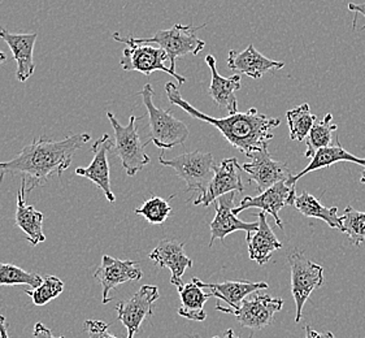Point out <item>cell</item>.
Masks as SVG:
<instances>
[{
  "mask_svg": "<svg viewBox=\"0 0 365 338\" xmlns=\"http://www.w3.org/2000/svg\"><path fill=\"white\" fill-rule=\"evenodd\" d=\"M284 307V299L272 295H256L251 299H243L241 307L230 315L237 322L252 331H262L273 322V317Z\"/></svg>",
  "mask_w": 365,
  "mask_h": 338,
  "instance_id": "cell-13",
  "label": "cell"
},
{
  "mask_svg": "<svg viewBox=\"0 0 365 338\" xmlns=\"http://www.w3.org/2000/svg\"><path fill=\"white\" fill-rule=\"evenodd\" d=\"M349 9H350L351 12H355V14H359V15L364 16L365 17V1L364 3H360V4L350 3V4H349ZM364 29L365 26L361 30Z\"/></svg>",
  "mask_w": 365,
  "mask_h": 338,
  "instance_id": "cell-36",
  "label": "cell"
},
{
  "mask_svg": "<svg viewBox=\"0 0 365 338\" xmlns=\"http://www.w3.org/2000/svg\"><path fill=\"white\" fill-rule=\"evenodd\" d=\"M0 28H1V26H0Z\"/></svg>",
  "mask_w": 365,
  "mask_h": 338,
  "instance_id": "cell-42",
  "label": "cell"
},
{
  "mask_svg": "<svg viewBox=\"0 0 365 338\" xmlns=\"http://www.w3.org/2000/svg\"><path fill=\"white\" fill-rule=\"evenodd\" d=\"M257 222L259 228L255 232H251L246 235V241L249 245V255L251 260H254L259 265H267L270 257L274 251L282 247L274 232L268 224L267 213L262 211L257 213Z\"/></svg>",
  "mask_w": 365,
  "mask_h": 338,
  "instance_id": "cell-22",
  "label": "cell"
},
{
  "mask_svg": "<svg viewBox=\"0 0 365 338\" xmlns=\"http://www.w3.org/2000/svg\"><path fill=\"white\" fill-rule=\"evenodd\" d=\"M338 126L333 124V115L327 113L322 121H316L314 128L306 138V151H304V158L312 159L316 151L320 148H328L331 145L333 140V133L336 132Z\"/></svg>",
  "mask_w": 365,
  "mask_h": 338,
  "instance_id": "cell-27",
  "label": "cell"
},
{
  "mask_svg": "<svg viewBox=\"0 0 365 338\" xmlns=\"http://www.w3.org/2000/svg\"><path fill=\"white\" fill-rule=\"evenodd\" d=\"M306 338H336V336L331 332H320L314 331L311 325L306 327Z\"/></svg>",
  "mask_w": 365,
  "mask_h": 338,
  "instance_id": "cell-35",
  "label": "cell"
},
{
  "mask_svg": "<svg viewBox=\"0 0 365 338\" xmlns=\"http://www.w3.org/2000/svg\"><path fill=\"white\" fill-rule=\"evenodd\" d=\"M34 338H66L64 336H60V337H55L52 334V332L44 325L43 323H37L34 325Z\"/></svg>",
  "mask_w": 365,
  "mask_h": 338,
  "instance_id": "cell-34",
  "label": "cell"
},
{
  "mask_svg": "<svg viewBox=\"0 0 365 338\" xmlns=\"http://www.w3.org/2000/svg\"><path fill=\"white\" fill-rule=\"evenodd\" d=\"M205 63L211 71V83L208 88V94L212 101L221 108H225L229 115L238 112V102L235 93L242 88L241 76L234 74L232 77H222L217 71L216 59L213 55L205 56Z\"/></svg>",
  "mask_w": 365,
  "mask_h": 338,
  "instance_id": "cell-21",
  "label": "cell"
},
{
  "mask_svg": "<svg viewBox=\"0 0 365 338\" xmlns=\"http://www.w3.org/2000/svg\"><path fill=\"white\" fill-rule=\"evenodd\" d=\"M165 93L170 104L180 107L192 118L215 126L233 148L246 156L268 148L270 140L274 137L272 130L281 126V118H268L257 112L256 108H250L247 112H237L227 118L208 116L186 102L173 82L165 83Z\"/></svg>",
  "mask_w": 365,
  "mask_h": 338,
  "instance_id": "cell-2",
  "label": "cell"
},
{
  "mask_svg": "<svg viewBox=\"0 0 365 338\" xmlns=\"http://www.w3.org/2000/svg\"><path fill=\"white\" fill-rule=\"evenodd\" d=\"M344 233L349 235L351 242L360 246L365 241V212L356 211L351 206L346 207L344 216Z\"/></svg>",
  "mask_w": 365,
  "mask_h": 338,
  "instance_id": "cell-32",
  "label": "cell"
},
{
  "mask_svg": "<svg viewBox=\"0 0 365 338\" xmlns=\"http://www.w3.org/2000/svg\"><path fill=\"white\" fill-rule=\"evenodd\" d=\"M339 162L355 163V164H358V165L365 167V159L358 158V156L351 154L349 151H346V150L342 148V145H341V142H339V138L336 137V145H333V146L330 145L328 148H320L319 151H316V154L314 155L312 160L309 162L307 167L303 169L302 172H299V173L294 175L287 183L290 185H297V181L300 180L302 177L308 175V173L316 172V170H319V169L329 168V167H331L333 164Z\"/></svg>",
  "mask_w": 365,
  "mask_h": 338,
  "instance_id": "cell-24",
  "label": "cell"
},
{
  "mask_svg": "<svg viewBox=\"0 0 365 338\" xmlns=\"http://www.w3.org/2000/svg\"><path fill=\"white\" fill-rule=\"evenodd\" d=\"M213 177L208 185L207 190L200 194L195 200V206L208 207L215 203L220 197L229 194V193H243V181H242V168L240 162L235 158H227L220 163V165H215Z\"/></svg>",
  "mask_w": 365,
  "mask_h": 338,
  "instance_id": "cell-12",
  "label": "cell"
},
{
  "mask_svg": "<svg viewBox=\"0 0 365 338\" xmlns=\"http://www.w3.org/2000/svg\"><path fill=\"white\" fill-rule=\"evenodd\" d=\"M64 292V282L56 276L44 277L42 284L36 289L25 290L36 306H44L48 302L58 298Z\"/></svg>",
  "mask_w": 365,
  "mask_h": 338,
  "instance_id": "cell-31",
  "label": "cell"
},
{
  "mask_svg": "<svg viewBox=\"0 0 365 338\" xmlns=\"http://www.w3.org/2000/svg\"><path fill=\"white\" fill-rule=\"evenodd\" d=\"M202 26H192V25H181L175 24L170 29L160 30L155 34L154 37L134 38L137 43H156L159 47L167 52L170 66L169 68L175 72V60L186 55H194L203 51L205 42L197 37V31L203 29Z\"/></svg>",
  "mask_w": 365,
  "mask_h": 338,
  "instance_id": "cell-6",
  "label": "cell"
},
{
  "mask_svg": "<svg viewBox=\"0 0 365 338\" xmlns=\"http://www.w3.org/2000/svg\"><path fill=\"white\" fill-rule=\"evenodd\" d=\"M134 213L143 216L151 225H161L170 216L172 206L169 205V200L167 199L153 195L151 198L145 200L143 205L137 208Z\"/></svg>",
  "mask_w": 365,
  "mask_h": 338,
  "instance_id": "cell-30",
  "label": "cell"
},
{
  "mask_svg": "<svg viewBox=\"0 0 365 338\" xmlns=\"http://www.w3.org/2000/svg\"><path fill=\"white\" fill-rule=\"evenodd\" d=\"M88 140H91V135L88 133L71 134L61 140H47L46 137L31 140L12 160L0 163V183L7 175L20 176L25 190L30 193L47 184L52 175L61 178L71 167L73 155Z\"/></svg>",
  "mask_w": 365,
  "mask_h": 338,
  "instance_id": "cell-1",
  "label": "cell"
},
{
  "mask_svg": "<svg viewBox=\"0 0 365 338\" xmlns=\"http://www.w3.org/2000/svg\"><path fill=\"white\" fill-rule=\"evenodd\" d=\"M294 207L306 217H314L320 219L328 224L330 228L338 229L344 233V221L342 216H338V207L322 206V202L309 194L308 191H303L299 197L295 199Z\"/></svg>",
  "mask_w": 365,
  "mask_h": 338,
  "instance_id": "cell-26",
  "label": "cell"
},
{
  "mask_svg": "<svg viewBox=\"0 0 365 338\" xmlns=\"http://www.w3.org/2000/svg\"><path fill=\"white\" fill-rule=\"evenodd\" d=\"M212 338H242L238 337V336H235V333H234L233 329H227V332H225V334L222 336V337H219V336H216V337H212ZM247 338H252V334H250L249 337Z\"/></svg>",
  "mask_w": 365,
  "mask_h": 338,
  "instance_id": "cell-38",
  "label": "cell"
},
{
  "mask_svg": "<svg viewBox=\"0 0 365 338\" xmlns=\"http://www.w3.org/2000/svg\"><path fill=\"white\" fill-rule=\"evenodd\" d=\"M159 287L143 285L128 301L120 302L116 306L117 319L124 324L128 337L134 338L142 323L147 317H153V306L159 299Z\"/></svg>",
  "mask_w": 365,
  "mask_h": 338,
  "instance_id": "cell-10",
  "label": "cell"
},
{
  "mask_svg": "<svg viewBox=\"0 0 365 338\" xmlns=\"http://www.w3.org/2000/svg\"><path fill=\"white\" fill-rule=\"evenodd\" d=\"M0 338H9L7 320L3 315H0Z\"/></svg>",
  "mask_w": 365,
  "mask_h": 338,
  "instance_id": "cell-37",
  "label": "cell"
},
{
  "mask_svg": "<svg viewBox=\"0 0 365 338\" xmlns=\"http://www.w3.org/2000/svg\"><path fill=\"white\" fill-rule=\"evenodd\" d=\"M190 338H200V337H199V336H192V337H190Z\"/></svg>",
  "mask_w": 365,
  "mask_h": 338,
  "instance_id": "cell-41",
  "label": "cell"
},
{
  "mask_svg": "<svg viewBox=\"0 0 365 338\" xmlns=\"http://www.w3.org/2000/svg\"><path fill=\"white\" fill-rule=\"evenodd\" d=\"M148 257L160 268H168L172 275L170 284L175 287H182L183 275L194 265L185 252V243L175 240H163Z\"/></svg>",
  "mask_w": 365,
  "mask_h": 338,
  "instance_id": "cell-18",
  "label": "cell"
},
{
  "mask_svg": "<svg viewBox=\"0 0 365 338\" xmlns=\"http://www.w3.org/2000/svg\"><path fill=\"white\" fill-rule=\"evenodd\" d=\"M43 279L36 272H28L15 265L0 262V287L25 285L36 289L42 284Z\"/></svg>",
  "mask_w": 365,
  "mask_h": 338,
  "instance_id": "cell-29",
  "label": "cell"
},
{
  "mask_svg": "<svg viewBox=\"0 0 365 338\" xmlns=\"http://www.w3.org/2000/svg\"><path fill=\"white\" fill-rule=\"evenodd\" d=\"M249 163L242 165L243 170L250 176V183H255L260 193L269 189L279 181H289L294 175L287 163L277 162L272 159L268 148L247 155Z\"/></svg>",
  "mask_w": 365,
  "mask_h": 338,
  "instance_id": "cell-11",
  "label": "cell"
},
{
  "mask_svg": "<svg viewBox=\"0 0 365 338\" xmlns=\"http://www.w3.org/2000/svg\"><path fill=\"white\" fill-rule=\"evenodd\" d=\"M26 190L21 184L17 191V208H16V225L26 235V240L31 246H37L46 241L43 233V213L36 210V207L26 203Z\"/></svg>",
  "mask_w": 365,
  "mask_h": 338,
  "instance_id": "cell-23",
  "label": "cell"
},
{
  "mask_svg": "<svg viewBox=\"0 0 365 338\" xmlns=\"http://www.w3.org/2000/svg\"><path fill=\"white\" fill-rule=\"evenodd\" d=\"M107 118L110 120V126L115 132L113 155L120 158L126 175L134 177L151 162L150 156L145 151L148 142H142L137 128V121L142 120L145 116H130L129 124L125 126L118 123V120L110 111L107 112Z\"/></svg>",
  "mask_w": 365,
  "mask_h": 338,
  "instance_id": "cell-5",
  "label": "cell"
},
{
  "mask_svg": "<svg viewBox=\"0 0 365 338\" xmlns=\"http://www.w3.org/2000/svg\"><path fill=\"white\" fill-rule=\"evenodd\" d=\"M194 282H197L199 287H208L211 289V293L213 297L219 298L222 302H225L227 306H222L221 303L216 304V309L221 311L224 314H230L232 311L240 309L243 299L257 290L268 289L269 285L267 282H252V281H225L221 284L216 282H203L202 280L194 277Z\"/></svg>",
  "mask_w": 365,
  "mask_h": 338,
  "instance_id": "cell-17",
  "label": "cell"
},
{
  "mask_svg": "<svg viewBox=\"0 0 365 338\" xmlns=\"http://www.w3.org/2000/svg\"><path fill=\"white\" fill-rule=\"evenodd\" d=\"M139 96H142L148 113L150 140L155 146L160 150H170L183 145L190 135L189 128L181 120L175 118L170 111L155 106L154 88L151 83H146Z\"/></svg>",
  "mask_w": 365,
  "mask_h": 338,
  "instance_id": "cell-3",
  "label": "cell"
},
{
  "mask_svg": "<svg viewBox=\"0 0 365 338\" xmlns=\"http://www.w3.org/2000/svg\"><path fill=\"white\" fill-rule=\"evenodd\" d=\"M287 260L292 268V295L297 307L295 323H299L309 295L324 285V267L314 263L299 251L290 254Z\"/></svg>",
  "mask_w": 365,
  "mask_h": 338,
  "instance_id": "cell-8",
  "label": "cell"
},
{
  "mask_svg": "<svg viewBox=\"0 0 365 338\" xmlns=\"http://www.w3.org/2000/svg\"><path fill=\"white\" fill-rule=\"evenodd\" d=\"M227 68L234 72H240L250 78L259 80L264 74L285 68L284 61H276L264 56L256 50L254 44H249L242 52L230 50L227 55Z\"/></svg>",
  "mask_w": 365,
  "mask_h": 338,
  "instance_id": "cell-19",
  "label": "cell"
},
{
  "mask_svg": "<svg viewBox=\"0 0 365 338\" xmlns=\"http://www.w3.org/2000/svg\"><path fill=\"white\" fill-rule=\"evenodd\" d=\"M237 195V191L225 194L220 197L215 202V208H216V215L213 220L210 224L211 228V241H210V247L213 246V242L216 240L224 241L225 237L232 235L234 232L238 230H245L246 233L255 232L259 228V222H245L234 215V199Z\"/></svg>",
  "mask_w": 365,
  "mask_h": 338,
  "instance_id": "cell-16",
  "label": "cell"
},
{
  "mask_svg": "<svg viewBox=\"0 0 365 338\" xmlns=\"http://www.w3.org/2000/svg\"><path fill=\"white\" fill-rule=\"evenodd\" d=\"M112 38L126 46L123 50V58L120 60V66L125 72H139L150 77L156 71H161L170 74L177 80L178 85H183L186 82L183 76L173 72L169 66H165V61L169 60L168 55L160 47H154L148 43H137L134 36L121 37L118 33H113Z\"/></svg>",
  "mask_w": 365,
  "mask_h": 338,
  "instance_id": "cell-4",
  "label": "cell"
},
{
  "mask_svg": "<svg viewBox=\"0 0 365 338\" xmlns=\"http://www.w3.org/2000/svg\"><path fill=\"white\" fill-rule=\"evenodd\" d=\"M290 140L303 142L314 128L317 116L311 112L309 104L303 103L286 112Z\"/></svg>",
  "mask_w": 365,
  "mask_h": 338,
  "instance_id": "cell-28",
  "label": "cell"
},
{
  "mask_svg": "<svg viewBox=\"0 0 365 338\" xmlns=\"http://www.w3.org/2000/svg\"><path fill=\"white\" fill-rule=\"evenodd\" d=\"M110 324L103 320H86L85 322V331L88 332L90 338H117L112 336L110 332Z\"/></svg>",
  "mask_w": 365,
  "mask_h": 338,
  "instance_id": "cell-33",
  "label": "cell"
},
{
  "mask_svg": "<svg viewBox=\"0 0 365 338\" xmlns=\"http://www.w3.org/2000/svg\"><path fill=\"white\" fill-rule=\"evenodd\" d=\"M360 183H361V184H365V167L364 170H363V173H361V177H360Z\"/></svg>",
  "mask_w": 365,
  "mask_h": 338,
  "instance_id": "cell-40",
  "label": "cell"
},
{
  "mask_svg": "<svg viewBox=\"0 0 365 338\" xmlns=\"http://www.w3.org/2000/svg\"><path fill=\"white\" fill-rule=\"evenodd\" d=\"M37 33L30 34H14L4 28H0V38L8 44L17 63L16 78L20 82L29 80L34 74V46L37 42Z\"/></svg>",
  "mask_w": 365,
  "mask_h": 338,
  "instance_id": "cell-20",
  "label": "cell"
},
{
  "mask_svg": "<svg viewBox=\"0 0 365 338\" xmlns=\"http://www.w3.org/2000/svg\"><path fill=\"white\" fill-rule=\"evenodd\" d=\"M159 162L165 167L175 169V173L186 183V191H197L199 195L207 190L213 177L215 159L211 153L191 151L178 155L173 159L159 156Z\"/></svg>",
  "mask_w": 365,
  "mask_h": 338,
  "instance_id": "cell-7",
  "label": "cell"
},
{
  "mask_svg": "<svg viewBox=\"0 0 365 338\" xmlns=\"http://www.w3.org/2000/svg\"><path fill=\"white\" fill-rule=\"evenodd\" d=\"M297 185H290L287 181H279L256 197H245L242 199L241 205L234 208L233 213L238 215L249 208H260L264 212L273 216L278 228L284 229L282 220L278 213L285 207L294 206Z\"/></svg>",
  "mask_w": 365,
  "mask_h": 338,
  "instance_id": "cell-9",
  "label": "cell"
},
{
  "mask_svg": "<svg viewBox=\"0 0 365 338\" xmlns=\"http://www.w3.org/2000/svg\"><path fill=\"white\" fill-rule=\"evenodd\" d=\"M7 60V56H6V53L4 52L0 51V66L4 63Z\"/></svg>",
  "mask_w": 365,
  "mask_h": 338,
  "instance_id": "cell-39",
  "label": "cell"
},
{
  "mask_svg": "<svg viewBox=\"0 0 365 338\" xmlns=\"http://www.w3.org/2000/svg\"><path fill=\"white\" fill-rule=\"evenodd\" d=\"M177 290L181 299V307L178 309V315L192 322H205L207 319L205 304V302L213 297L211 292L205 293V289L199 287L192 280L191 282L177 287Z\"/></svg>",
  "mask_w": 365,
  "mask_h": 338,
  "instance_id": "cell-25",
  "label": "cell"
},
{
  "mask_svg": "<svg viewBox=\"0 0 365 338\" xmlns=\"http://www.w3.org/2000/svg\"><path fill=\"white\" fill-rule=\"evenodd\" d=\"M113 148H115V143L110 140V135L103 134L102 137L98 138L90 148V151L94 154V159L91 164L86 168L78 167L74 172L77 176L85 177L91 183H94L104 193V197L110 203L116 202L115 193L110 188V162H108L110 150Z\"/></svg>",
  "mask_w": 365,
  "mask_h": 338,
  "instance_id": "cell-14",
  "label": "cell"
},
{
  "mask_svg": "<svg viewBox=\"0 0 365 338\" xmlns=\"http://www.w3.org/2000/svg\"><path fill=\"white\" fill-rule=\"evenodd\" d=\"M142 276L143 272L137 262L120 260L104 254L102 263L94 273V277L102 285L103 304L110 303V293L113 289L129 281H138L142 279Z\"/></svg>",
  "mask_w": 365,
  "mask_h": 338,
  "instance_id": "cell-15",
  "label": "cell"
}]
</instances>
